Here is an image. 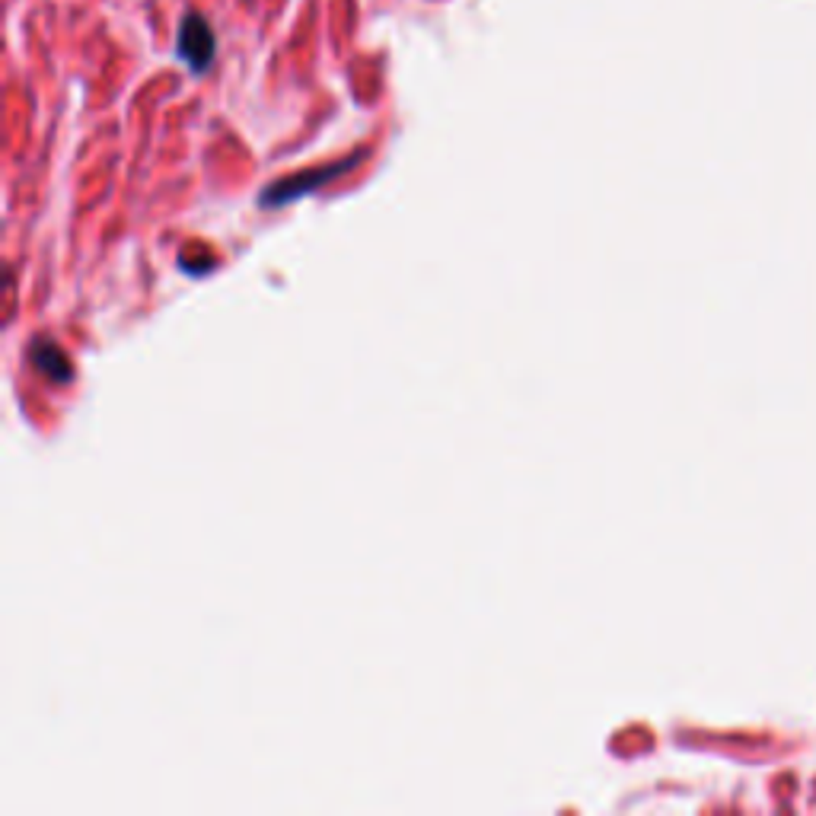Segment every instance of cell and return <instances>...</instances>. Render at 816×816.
Listing matches in <instances>:
<instances>
[{"label": "cell", "mask_w": 816, "mask_h": 816, "mask_svg": "<svg viewBox=\"0 0 816 816\" xmlns=\"http://www.w3.org/2000/svg\"><path fill=\"white\" fill-rule=\"evenodd\" d=\"M357 163V157H348L345 163H335V167H325V169H316V173H303V175H291V179H281V183L268 185V189L262 191V205L265 207H277V205H287V201L300 198V195H307V191L319 189V185H325L332 175L345 173V169H351Z\"/></svg>", "instance_id": "2"}, {"label": "cell", "mask_w": 816, "mask_h": 816, "mask_svg": "<svg viewBox=\"0 0 816 816\" xmlns=\"http://www.w3.org/2000/svg\"><path fill=\"white\" fill-rule=\"evenodd\" d=\"M29 361H32V367L45 377V380H51V383H67L74 377V367H71V361L64 357V351L58 348L55 341H48V338H35L32 341V348H29Z\"/></svg>", "instance_id": "3"}, {"label": "cell", "mask_w": 816, "mask_h": 816, "mask_svg": "<svg viewBox=\"0 0 816 816\" xmlns=\"http://www.w3.org/2000/svg\"><path fill=\"white\" fill-rule=\"evenodd\" d=\"M175 48H179V58L189 64L191 74H205L207 67L214 64L217 39L205 16H198V13L185 16L183 26H179V45Z\"/></svg>", "instance_id": "1"}]
</instances>
